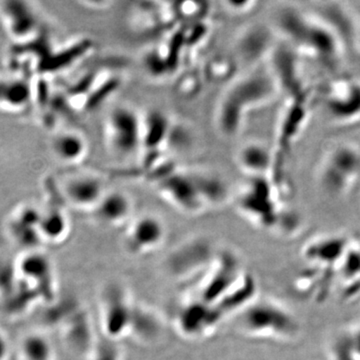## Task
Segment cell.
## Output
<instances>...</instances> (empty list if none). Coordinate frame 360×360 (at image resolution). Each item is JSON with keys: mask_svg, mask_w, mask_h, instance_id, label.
Returning a JSON list of instances; mask_svg holds the SVG:
<instances>
[{"mask_svg": "<svg viewBox=\"0 0 360 360\" xmlns=\"http://www.w3.org/2000/svg\"><path fill=\"white\" fill-rule=\"evenodd\" d=\"M9 356V347L7 341L0 331V360H6Z\"/></svg>", "mask_w": 360, "mask_h": 360, "instance_id": "cell-23", "label": "cell"}, {"mask_svg": "<svg viewBox=\"0 0 360 360\" xmlns=\"http://www.w3.org/2000/svg\"><path fill=\"white\" fill-rule=\"evenodd\" d=\"M236 205L241 214L259 226H272L276 221V200L266 176L248 177L239 189Z\"/></svg>", "mask_w": 360, "mask_h": 360, "instance_id": "cell-6", "label": "cell"}, {"mask_svg": "<svg viewBox=\"0 0 360 360\" xmlns=\"http://www.w3.org/2000/svg\"><path fill=\"white\" fill-rule=\"evenodd\" d=\"M134 302L120 285L110 284L104 290L101 302V323L104 335L111 341L130 335Z\"/></svg>", "mask_w": 360, "mask_h": 360, "instance_id": "cell-7", "label": "cell"}, {"mask_svg": "<svg viewBox=\"0 0 360 360\" xmlns=\"http://www.w3.org/2000/svg\"><path fill=\"white\" fill-rule=\"evenodd\" d=\"M20 272L33 290L42 297L51 300L54 295L56 281L49 258L33 251L21 259Z\"/></svg>", "mask_w": 360, "mask_h": 360, "instance_id": "cell-12", "label": "cell"}, {"mask_svg": "<svg viewBox=\"0 0 360 360\" xmlns=\"http://www.w3.org/2000/svg\"><path fill=\"white\" fill-rule=\"evenodd\" d=\"M58 191L66 205L78 212L92 213L108 189L101 175L89 170H75L61 177Z\"/></svg>", "mask_w": 360, "mask_h": 360, "instance_id": "cell-5", "label": "cell"}, {"mask_svg": "<svg viewBox=\"0 0 360 360\" xmlns=\"http://www.w3.org/2000/svg\"><path fill=\"white\" fill-rule=\"evenodd\" d=\"M276 94V78L269 70L250 72L234 82L222 97L217 112L222 134L229 136L238 134L245 110L269 103Z\"/></svg>", "mask_w": 360, "mask_h": 360, "instance_id": "cell-1", "label": "cell"}, {"mask_svg": "<svg viewBox=\"0 0 360 360\" xmlns=\"http://www.w3.org/2000/svg\"><path fill=\"white\" fill-rule=\"evenodd\" d=\"M359 46H360V32H359Z\"/></svg>", "mask_w": 360, "mask_h": 360, "instance_id": "cell-24", "label": "cell"}, {"mask_svg": "<svg viewBox=\"0 0 360 360\" xmlns=\"http://www.w3.org/2000/svg\"><path fill=\"white\" fill-rule=\"evenodd\" d=\"M70 231V219L65 210L59 207H51L40 213L39 234L42 243H59L65 241Z\"/></svg>", "mask_w": 360, "mask_h": 360, "instance_id": "cell-18", "label": "cell"}, {"mask_svg": "<svg viewBox=\"0 0 360 360\" xmlns=\"http://www.w3.org/2000/svg\"><path fill=\"white\" fill-rule=\"evenodd\" d=\"M158 191L168 205L186 214H200L207 210L189 170H179L163 177Z\"/></svg>", "mask_w": 360, "mask_h": 360, "instance_id": "cell-8", "label": "cell"}, {"mask_svg": "<svg viewBox=\"0 0 360 360\" xmlns=\"http://www.w3.org/2000/svg\"><path fill=\"white\" fill-rule=\"evenodd\" d=\"M167 238V227L158 215L146 213L132 219L124 234L125 250L135 257H144L160 250Z\"/></svg>", "mask_w": 360, "mask_h": 360, "instance_id": "cell-9", "label": "cell"}, {"mask_svg": "<svg viewBox=\"0 0 360 360\" xmlns=\"http://www.w3.org/2000/svg\"><path fill=\"white\" fill-rule=\"evenodd\" d=\"M104 139L111 155L132 158L142 146V115L127 104L115 106L104 120Z\"/></svg>", "mask_w": 360, "mask_h": 360, "instance_id": "cell-3", "label": "cell"}, {"mask_svg": "<svg viewBox=\"0 0 360 360\" xmlns=\"http://www.w3.org/2000/svg\"><path fill=\"white\" fill-rule=\"evenodd\" d=\"M193 132L184 123L172 122L165 146L176 151V153H184L193 146Z\"/></svg>", "mask_w": 360, "mask_h": 360, "instance_id": "cell-21", "label": "cell"}, {"mask_svg": "<svg viewBox=\"0 0 360 360\" xmlns=\"http://www.w3.org/2000/svg\"><path fill=\"white\" fill-rule=\"evenodd\" d=\"M315 180L328 195L341 198L352 193L360 184V146L352 141L329 146L317 165Z\"/></svg>", "mask_w": 360, "mask_h": 360, "instance_id": "cell-2", "label": "cell"}, {"mask_svg": "<svg viewBox=\"0 0 360 360\" xmlns=\"http://www.w3.org/2000/svg\"><path fill=\"white\" fill-rule=\"evenodd\" d=\"M324 106L326 113L335 123L348 124L359 122L360 79H338L329 87Z\"/></svg>", "mask_w": 360, "mask_h": 360, "instance_id": "cell-10", "label": "cell"}, {"mask_svg": "<svg viewBox=\"0 0 360 360\" xmlns=\"http://www.w3.org/2000/svg\"><path fill=\"white\" fill-rule=\"evenodd\" d=\"M240 326L246 335L277 340H290L298 331L295 317L270 302L250 303L241 312Z\"/></svg>", "mask_w": 360, "mask_h": 360, "instance_id": "cell-4", "label": "cell"}, {"mask_svg": "<svg viewBox=\"0 0 360 360\" xmlns=\"http://www.w3.org/2000/svg\"><path fill=\"white\" fill-rule=\"evenodd\" d=\"M236 160L248 177H264L272 167V151L262 142H246L238 149Z\"/></svg>", "mask_w": 360, "mask_h": 360, "instance_id": "cell-13", "label": "cell"}, {"mask_svg": "<svg viewBox=\"0 0 360 360\" xmlns=\"http://www.w3.org/2000/svg\"><path fill=\"white\" fill-rule=\"evenodd\" d=\"M90 360H122L120 350L115 345L108 343V345H99L96 352L92 354Z\"/></svg>", "mask_w": 360, "mask_h": 360, "instance_id": "cell-22", "label": "cell"}, {"mask_svg": "<svg viewBox=\"0 0 360 360\" xmlns=\"http://www.w3.org/2000/svg\"><path fill=\"white\" fill-rule=\"evenodd\" d=\"M179 251H175L172 265L175 272L179 276H191L193 272L200 269L203 265L210 266L213 260L210 259L212 257L210 252V245L205 240L194 239L191 243H186Z\"/></svg>", "mask_w": 360, "mask_h": 360, "instance_id": "cell-15", "label": "cell"}, {"mask_svg": "<svg viewBox=\"0 0 360 360\" xmlns=\"http://www.w3.org/2000/svg\"><path fill=\"white\" fill-rule=\"evenodd\" d=\"M51 149L56 160L66 165H77L89 153L86 139L75 130L58 132L51 141Z\"/></svg>", "mask_w": 360, "mask_h": 360, "instance_id": "cell-14", "label": "cell"}, {"mask_svg": "<svg viewBox=\"0 0 360 360\" xmlns=\"http://www.w3.org/2000/svg\"><path fill=\"white\" fill-rule=\"evenodd\" d=\"M188 170L207 210L222 206L231 198L229 186L219 175L203 169Z\"/></svg>", "mask_w": 360, "mask_h": 360, "instance_id": "cell-16", "label": "cell"}, {"mask_svg": "<svg viewBox=\"0 0 360 360\" xmlns=\"http://www.w3.org/2000/svg\"><path fill=\"white\" fill-rule=\"evenodd\" d=\"M160 331V322L156 315L146 307L135 304L130 335H135L141 340H151Z\"/></svg>", "mask_w": 360, "mask_h": 360, "instance_id": "cell-19", "label": "cell"}, {"mask_svg": "<svg viewBox=\"0 0 360 360\" xmlns=\"http://www.w3.org/2000/svg\"><path fill=\"white\" fill-rule=\"evenodd\" d=\"M91 214L103 226L110 229L127 227L132 220L134 202L127 193L108 191Z\"/></svg>", "mask_w": 360, "mask_h": 360, "instance_id": "cell-11", "label": "cell"}, {"mask_svg": "<svg viewBox=\"0 0 360 360\" xmlns=\"http://www.w3.org/2000/svg\"><path fill=\"white\" fill-rule=\"evenodd\" d=\"M20 360H54L53 350L49 341L39 335L26 336L20 347Z\"/></svg>", "mask_w": 360, "mask_h": 360, "instance_id": "cell-20", "label": "cell"}, {"mask_svg": "<svg viewBox=\"0 0 360 360\" xmlns=\"http://www.w3.org/2000/svg\"><path fill=\"white\" fill-rule=\"evenodd\" d=\"M172 120L160 111L142 115V148L148 150L165 146Z\"/></svg>", "mask_w": 360, "mask_h": 360, "instance_id": "cell-17", "label": "cell"}]
</instances>
